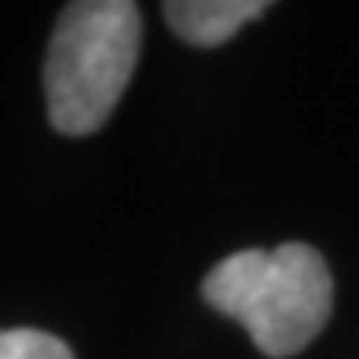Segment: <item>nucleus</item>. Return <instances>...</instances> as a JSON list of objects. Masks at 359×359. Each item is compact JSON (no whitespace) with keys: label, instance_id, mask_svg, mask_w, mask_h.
Masks as SVG:
<instances>
[{"label":"nucleus","instance_id":"f257e3e1","mask_svg":"<svg viewBox=\"0 0 359 359\" xmlns=\"http://www.w3.org/2000/svg\"><path fill=\"white\" fill-rule=\"evenodd\" d=\"M202 297L242 323L271 359H290L319 337L334 312V279L319 250L283 242L279 250H238L202 279Z\"/></svg>","mask_w":359,"mask_h":359},{"label":"nucleus","instance_id":"f03ea898","mask_svg":"<svg viewBox=\"0 0 359 359\" xmlns=\"http://www.w3.org/2000/svg\"><path fill=\"white\" fill-rule=\"evenodd\" d=\"M143 19L133 0H77L59 11L44 55V100L55 133L107 125L140 59Z\"/></svg>","mask_w":359,"mask_h":359},{"label":"nucleus","instance_id":"7ed1b4c3","mask_svg":"<svg viewBox=\"0 0 359 359\" xmlns=\"http://www.w3.org/2000/svg\"><path fill=\"white\" fill-rule=\"evenodd\" d=\"M268 11V0H169L165 15L169 29L194 48H217L231 41L246 22Z\"/></svg>","mask_w":359,"mask_h":359},{"label":"nucleus","instance_id":"20e7f679","mask_svg":"<svg viewBox=\"0 0 359 359\" xmlns=\"http://www.w3.org/2000/svg\"><path fill=\"white\" fill-rule=\"evenodd\" d=\"M0 359H74V352L55 334L15 326V330H0Z\"/></svg>","mask_w":359,"mask_h":359}]
</instances>
